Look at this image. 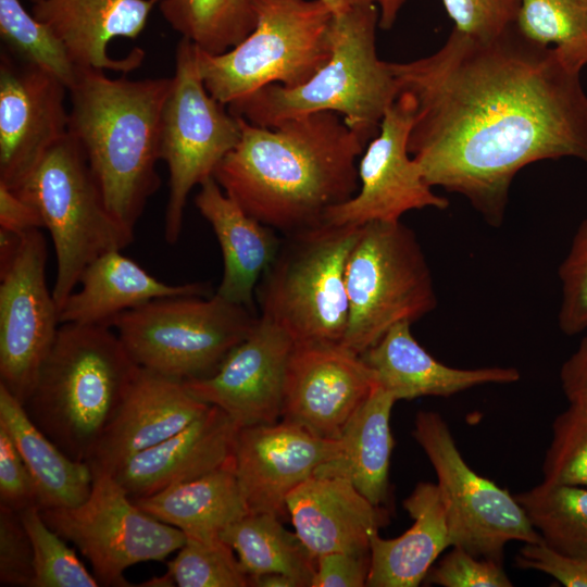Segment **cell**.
<instances>
[{
    "instance_id": "obj_1",
    "label": "cell",
    "mask_w": 587,
    "mask_h": 587,
    "mask_svg": "<svg viewBox=\"0 0 587 587\" xmlns=\"http://www.w3.org/2000/svg\"><path fill=\"white\" fill-rule=\"evenodd\" d=\"M389 66L414 102L408 150L425 182L465 197L490 226L502 225L524 166L587 162L580 73L515 24L490 39L453 28L435 53Z\"/></svg>"
},
{
    "instance_id": "obj_2",
    "label": "cell",
    "mask_w": 587,
    "mask_h": 587,
    "mask_svg": "<svg viewBox=\"0 0 587 587\" xmlns=\"http://www.w3.org/2000/svg\"><path fill=\"white\" fill-rule=\"evenodd\" d=\"M239 121V141L213 177L262 224L284 235L319 225L359 190L355 160L370 141L339 114H305L271 128Z\"/></svg>"
},
{
    "instance_id": "obj_3",
    "label": "cell",
    "mask_w": 587,
    "mask_h": 587,
    "mask_svg": "<svg viewBox=\"0 0 587 587\" xmlns=\"http://www.w3.org/2000/svg\"><path fill=\"white\" fill-rule=\"evenodd\" d=\"M172 77L129 79L78 68L68 88V134L82 149L109 212L135 232L161 179V120Z\"/></svg>"
},
{
    "instance_id": "obj_4",
    "label": "cell",
    "mask_w": 587,
    "mask_h": 587,
    "mask_svg": "<svg viewBox=\"0 0 587 587\" xmlns=\"http://www.w3.org/2000/svg\"><path fill=\"white\" fill-rule=\"evenodd\" d=\"M138 371L111 327L63 323L23 405L65 454L88 463Z\"/></svg>"
},
{
    "instance_id": "obj_5",
    "label": "cell",
    "mask_w": 587,
    "mask_h": 587,
    "mask_svg": "<svg viewBox=\"0 0 587 587\" xmlns=\"http://www.w3.org/2000/svg\"><path fill=\"white\" fill-rule=\"evenodd\" d=\"M379 11L374 0L333 16L332 54L302 85H267L227 105L228 111L260 127L316 113L335 112L369 141L398 96L389 62L376 52Z\"/></svg>"
},
{
    "instance_id": "obj_6",
    "label": "cell",
    "mask_w": 587,
    "mask_h": 587,
    "mask_svg": "<svg viewBox=\"0 0 587 587\" xmlns=\"http://www.w3.org/2000/svg\"><path fill=\"white\" fill-rule=\"evenodd\" d=\"M360 226L323 222L286 234L262 274L259 315L295 345H341L349 316L346 264Z\"/></svg>"
},
{
    "instance_id": "obj_7",
    "label": "cell",
    "mask_w": 587,
    "mask_h": 587,
    "mask_svg": "<svg viewBox=\"0 0 587 587\" xmlns=\"http://www.w3.org/2000/svg\"><path fill=\"white\" fill-rule=\"evenodd\" d=\"M254 29L222 54L196 47L210 95L225 105L272 84L296 87L330 58L333 12L321 0H252Z\"/></svg>"
},
{
    "instance_id": "obj_8",
    "label": "cell",
    "mask_w": 587,
    "mask_h": 587,
    "mask_svg": "<svg viewBox=\"0 0 587 587\" xmlns=\"http://www.w3.org/2000/svg\"><path fill=\"white\" fill-rule=\"evenodd\" d=\"M34 205L49 230L57 259L52 288L60 310L86 266L104 252L122 251L134 232L107 209L87 160L67 134L11 188Z\"/></svg>"
},
{
    "instance_id": "obj_9",
    "label": "cell",
    "mask_w": 587,
    "mask_h": 587,
    "mask_svg": "<svg viewBox=\"0 0 587 587\" xmlns=\"http://www.w3.org/2000/svg\"><path fill=\"white\" fill-rule=\"evenodd\" d=\"M258 319L214 294L151 300L117 314L109 327L139 367L186 382L214 374Z\"/></svg>"
},
{
    "instance_id": "obj_10",
    "label": "cell",
    "mask_w": 587,
    "mask_h": 587,
    "mask_svg": "<svg viewBox=\"0 0 587 587\" xmlns=\"http://www.w3.org/2000/svg\"><path fill=\"white\" fill-rule=\"evenodd\" d=\"M345 280L349 316L341 346L358 355L396 324H412L437 305L423 249L401 221L360 226Z\"/></svg>"
},
{
    "instance_id": "obj_11",
    "label": "cell",
    "mask_w": 587,
    "mask_h": 587,
    "mask_svg": "<svg viewBox=\"0 0 587 587\" xmlns=\"http://www.w3.org/2000/svg\"><path fill=\"white\" fill-rule=\"evenodd\" d=\"M241 135L239 117L213 98L200 76L196 46L182 37L175 73L165 100L160 134V159L168 170L164 237L178 241L187 198L195 186L213 177Z\"/></svg>"
},
{
    "instance_id": "obj_12",
    "label": "cell",
    "mask_w": 587,
    "mask_h": 587,
    "mask_svg": "<svg viewBox=\"0 0 587 587\" xmlns=\"http://www.w3.org/2000/svg\"><path fill=\"white\" fill-rule=\"evenodd\" d=\"M91 470L92 487L84 502L40 513L51 529L88 560L100 586H133L124 577L125 570L164 561L184 546L186 535L137 507L113 474Z\"/></svg>"
},
{
    "instance_id": "obj_13",
    "label": "cell",
    "mask_w": 587,
    "mask_h": 587,
    "mask_svg": "<svg viewBox=\"0 0 587 587\" xmlns=\"http://www.w3.org/2000/svg\"><path fill=\"white\" fill-rule=\"evenodd\" d=\"M412 436L436 473L452 546L502 563L508 542L542 540L514 495L465 462L440 414L420 411Z\"/></svg>"
},
{
    "instance_id": "obj_14",
    "label": "cell",
    "mask_w": 587,
    "mask_h": 587,
    "mask_svg": "<svg viewBox=\"0 0 587 587\" xmlns=\"http://www.w3.org/2000/svg\"><path fill=\"white\" fill-rule=\"evenodd\" d=\"M46 263L45 236L32 229L24 233L14 261L0 272V385L23 404L61 325Z\"/></svg>"
},
{
    "instance_id": "obj_15",
    "label": "cell",
    "mask_w": 587,
    "mask_h": 587,
    "mask_svg": "<svg viewBox=\"0 0 587 587\" xmlns=\"http://www.w3.org/2000/svg\"><path fill=\"white\" fill-rule=\"evenodd\" d=\"M414 114L411 97L399 93L362 153L359 190L348 201L330 208L325 223L360 226L376 221L396 222L411 210L448 208L449 201L432 190L410 157L408 140Z\"/></svg>"
},
{
    "instance_id": "obj_16",
    "label": "cell",
    "mask_w": 587,
    "mask_h": 587,
    "mask_svg": "<svg viewBox=\"0 0 587 587\" xmlns=\"http://www.w3.org/2000/svg\"><path fill=\"white\" fill-rule=\"evenodd\" d=\"M66 95L57 76L1 50L0 183L13 188L68 134Z\"/></svg>"
},
{
    "instance_id": "obj_17",
    "label": "cell",
    "mask_w": 587,
    "mask_h": 587,
    "mask_svg": "<svg viewBox=\"0 0 587 587\" xmlns=\"http://www.w3.org/2000/svg\"><path fill=\"white\" fill-rule=\"evenodd\" d=\"M376 383L362 358L341 345H295L284 387L283 421L339 439Z\"/></svg>"
},
{
    "instance_id": "obj_18",
    "label": "cell",
    "mask_w": 587,
    "mask_h": 587,
    "mask_svg": "<svg viewBox=\"0 0 587 587\" xmlns=\"http://www.w3.org/2000/svg\"><path fill=\"white\" fill-rule=\"evenodd\" d=\"M292 339L259 315L249 336L208 377L183 382L197 399L222 409L239 426L268 424L282 416Z\"/></svg>"
},
{
    "instance_id": "obj_19",
    "label": "cell",
    "mask_w": 587,
    "mask_h": 587,
    "mask_svg": "<svg viewBox=\"0 0 587 587\" xmlns=\"http://www.w3.org/2000/svg\"><path fill=\"white\" fill-rule=\"evenodd\" d=\"M340 448L296 424L282 421L239 427L235 473L249 513L284 517L287 498Z\"/></svg>"
},
{
    "instance_id": "obj_20",
    "label": "cell",
    "mask_w": 587,
    "mask_h": 587,
    "mask_svg": "<svg viewBox=\"0 0 587 587\" xmlns=\"http://www.w3.org/2000/svg\"><path fill=\"white\" fill-rule=\"evenodd\" d=\"M209 408L183 382L139 367L88 463L112 474L125 460L179 433Z\"/></svg>"
},
{
    "instance_id": "obj_21",
    "label": "cell",
    "mask_w": 587,
    "mask_h": 587,
    "mask_svg": "<svg viewBox=\"0 0 587 587\" xmlns=\"http://www.w3.org/2000/svg\"><path fill=\"white\" fill-rule=\"evenodd\" d=\"M238 429L227 413L210 405L183 430L132 455L112 474L130 499L151 496L233 464Z\"/></svg>"
},
{
    "instance_id": "obj_22",
    "label": "cell",
    "mask_w": 587,
    "mask_h": 587,
    "mask_svg": "<svg viewBox=\"0 0 587 587\" xmlns=\"http://www.w3.org/2000/svg\"><path fill=\"white\" fill-rule=\"evenodd\" d=\"M160 0H42L33 4V16L48 25L64 43L77 68L128 73L137 68L145 51L133 49L113 59L108 45L117 37L136 39Z\"/></svg>"
},
{
    "instance_id": "obj_23",
    "label": "cell",
    "mask_w": 587,
    "mask_h": 587,
    "mask_svg": "<svg viewBox=\"0 0 587 587\" xmlns=\"http://www.w3.org/2000/svg\"><path fill=\"white\" fill-rule=\"evenodd\" d=\"M295 533L317 558L328 552H370L374 533L388 523V511L371 503L352 484L311 476L287 498Z\"/></svg>"
},
{
    "instance_id": "obj_24",
    "label": "cell",
    "mask_w": 587,
    "mask_h": 587,
    "mask_svg": "<svg viewBox=\"0 0 587 587\" xmlns=\"http://www.w3.org/2000/svg\"><path fill=\"white\" fill-rule=\"evenodd\" d=\"M375 383L398 400L424 396L450 397L486 384H511L520 379L515 367L457 369L437 361L413 337L411 323L392 326L360 355Z\"/></svg>"
},
{
    "instance_id": "obj_25",
    "label": "cell",
    "mask_w": 587,
    "mask_h": 587,
    "mask_svg": "<svg viewBox=\"0 0 587 587\" xmlns=\"http://www.w3.org/2000/svg\"><path fill=\"white\" fill-rule=\"evenodd\" d=\"M195 205L211 225L223 255V276L215 294L255 313L257 285L283 238L245 212L214 177L200 185Z\"/></svg>"
},
{
    "instance_id": "obj_26",
    "label": "cell",
    "mask_w": 587,
    "mask_h": 587,
    "mask_svg": "<svg viewBox=\"0 0 587 587\" xmlns=\"http://www.w3.org/2000/svg\"><path fill=\"white\" fill-rule=\"evenodd\" d=\"M73 291L59 310L60 323L109 326L117 314L151 300L200 296L209 297L208 283L172 285L159 280L120 250L102 253L90 262Z\"/></svg>"
},
{
    "instance_id": "obj_27",
    "label": "cell",
    "mask_w": 587,
    "mask_h": 587,
    "mask_svg": "<svg viewBox=\"0 0 587 587\" xmlns=\"http://www.w3.org/2000/svg\"><path fill=\"white\" fill-rule=\"evenodd\" d=\"M412 526L397 538L371 536V566L365 586L416 587L440 553L452 547L437 484L421 482L403 500Z\"/></svg>"
},
{
    "instance_id": "obj_28",
    "label": "cell",
    "mask_w": 587,
    "mask_h": 587,
    "mask_svg": "<svg viewBox=\"0 0 587 587\" xmlns=\"http://www.w3.org/2000/svg\"><path fill=\"white\" fill-rule=\"evenodd\" d=\"M396 399L375 386L338 439V453L313 476L348 480L371 503L384 508L390 497L389 467L395 440L390 414Z\"/></svg>"
},
{
    "instance_id": "obj_29",
    "label": "cell",
    "mask_w": 587,
    "mask_h": 587,
    "mask_svg": "<svg viewBox=\"0 0 587 587\" xmlns=\"http://www.w3.org/2000/svg\"><path fill=\"white\" fill-rule=\"evenodd\" d=\"M0 426L12 438L32 476L39 510L72 508L88 498L93 480L89 463L65 454L34 424L23 403L2 385Z\"/></svg>"
},
{
    "instance_id": "obj_30",
    "label": "cell",
    "mask_w": 587,
    "mask_h": 587,
    "mask_svg": "<svg viewBox=\"0 0 587 587\" xmlns=\"http://www.w3.org/2000/svg\"><path fill=\"white\" fill-rule=\"evenodd\" d=\"M143 512L199 540L220 539L232 523L249 513L234 463L199 478L132 499Z\"/></svg>"
},
{
    "instance_id": "obj_31",
    "label": "cell",
    "mask_w": 587,
    "mask_h": 587,
    "mask_svg": "<svg viewBox=\"0 0 587 587\" xmlns=\"http://www.w3.org/2000/svg\"><path fill=\"white\" fill-rule=\"evenodd\" d=\"M237 553L242 571L249 576L283 573L300 587H311L316 558L296 533L287 530L279 517L270 513H247L220 535Z\"/></svg>"
},
{
    "instance_id": "obj_32",
    "label": "cell",
    "mask_w": 587,
    "mask_h": 587,
    "mask_svg": "<svg viewBox=\"0 0 587 587\" xmlns=\"http://www.w3.org/2000/svg\"><path fill=\"white\" fill-rule=\"evenodd\" d=\"M165 21L182 37L210 54H222L255 27L252 0H160Z\"/></svg>"
},
{
    "instance_id": "obj_33",
    "label": "cell",
    "mask_w": 587,
    "mask_h": 587,
    "mask_svg": "<svg viewBox=\"0 0 587 587\" xmlns=\"http://www.w3.org/2000/svg\"><path fill=\"white\" fill-rule=\"evenodd\" d=\"M514 497L545 544L587 558V487L542 482Z\"/></svg>"
},
{
    "instance_id": "obj_34",
    "label": "cell",
    "mask_w": 587,
    "mask_h": 587,
    "mask_svg": "<svg viewBox=\"0 0 587 587\" xmlns=\"http://www.w3.org/2000/svg\"><path fill=\"white\" fill-rule=\"evenodd\" d=\"M515 26L553 48L571 70L580 73L587 65V0H521Z\"/></svg>"
},
{
    "instance_id": "obj_35",
    "label": "cell",
    "mask_w": 587,
    "mask_h": 587,
    "mask_svg": "<svg viewBox=\"0 0 587 587\" xmlns=\"http://www.w3.org/2000/svg\"><path fill=\"white\" fill-rule=\"evenodd\" d=\"M0 36L4 50L61 79L67 88L78 68L64 43L45 23L28 13L20 0H0Z\"/></svg>"
},
{
    "instance_id": "obj_36",
    "label": "cell",
    "mask_w": 587,
    "mask_h": 587,
    "mask_svg": "<svg viewBox=\"0 0 587 587\" xmlns=\"http://www.w3.org/2000/svg\"><path fill=\"white\" fill-rule=\"evenodd\" d=\"M34 550L32 587H97L98 580L88 572L66 540L45 522L37 505L20 512Z\"/></svg>"
},
{
    "instance_id": "obj_37",
    "label": "cell",
    "mask_w": 587,
    "mask_h": 587,
    "mask_svg": "<svg viewBox=\"0 0 587 587\" xmlns=\"http://www.w3.org/2000/svg\"><path fill=\"white\" fill-rule=\"evenodd\" d=\"M165 576L179 587L249 586L233 548L221 538L204 541L186 537L176 557L167 562Z\"/></svg>"
},
{
    "instance_id": "obj_38",
    "label": "cell",
    "mask_w": 587,
    "mask_h": 587,
    "mask_svg": "<svg viewBox=\"0 0 587 587\" xmlns=\"http://www.w3.org/2000/svg\"><path fill=\"white\" fill-rule=\"evenodd\" d=\"M542 482L587 487V408L571 404L552 423Z\"/></svg>"
},
{
    "instance_id": "obj_39",
    "label": "cell",
    "mask_w": 587,
    "mask_h": 587,
    "mask_svg": "<svg viewBox=\"0 0 587 587\" xmlns=\"http://www.w3.org/2000/svg\"><path fill=\"white\" fill-rule=\"evenodd\" d=\"M558 273L559 327L567 336L576 335L587 328V217L579 224Z\"/></svg>"
},
{
    "instance_id": "obj_40",
    "label": "cell",
    "mask_w": 587,
    "mask_h": 587,
    "mask_svg": "<svg viewBox=\"0 0 587 587\" xmlns=\"http://www.w3.org/2000/svg\"><path fill=\"white\" fill-rule=\"evenodd\" d=\"M424 582L442 587H511L502 563L477 558L461 547L451 550L432 566Z\"/></svg>"
},
{
    "instance_id": "obj_41",
    "label": "cell",
    "mask_w": 587,
    "mask_h": 587,
    "mask_svg": "<svg viewBox=\"0 0 587 587\" xmlns=\"http://www.w3.org/2000/svg\"><path fill=\"white\" fill-rule=\"evenodd\" d=\"M521 0H442L454 28L490 39L515 24Z\"/></svg>"
},
{
    "instance_id": "obj_42",
    "label": "cell",
    "mask_w": 587,
    "mask_h": 587,
    "mask_svg": "<svg viewBox=\"0 0 587 587\" xmlns=\"http://www.w3.org/2000/svg\"><path fill=\"white\" fill-rule=\"evenodd\" d=\"M34 550L20 512L0 505V583L32 587Z\"/></svg>"
},
{
    "instance_id": "obj_43",
    "label": "cell",
    "mask_w": 587,
    "mask_h": 587,
    "mask_svg": "<svg viewBox=\"0 0 587 587\" xmlns=\"http://www.w3.org/2000/svg\"><path fill=\"white\" fill-rule=\"evenodd\" d=\"M517 567L548 574L566 587H587V558L560 552L542 540L525 542L515 557Z\"/></svg>"
},
{
    "instance_id": "obj_44",
    "label": "cell",
    "mask_w": 587,
    "mask_h": 587,
    "mask_svg": "<svg viewBox=\"0 0 587 587\" xmlns=\"http://www.w3.org/2000/svg\"><path fill=\"white\" fill-rule=\"evenodd\" d=\"M0 505L21 512L37 505L32 476L7 430L0 426Z\"/></svg>"
},
{
    "instance_id": "obj_45",
    "label": "cell",
    "mask_w": 587,
    "mask_h": 587,
    "mask_svg": "<svg viewBox=\"0 0 587 587\" xmlns=\"http://www.w3.org/2000/svg\"><path fill=\"white\" fill-rule=\"evenodd\" d=\"M371 566L370 552H328L316 558L311 587H363Z\"/></svg>"
},
{
    "instance_id": "obj_46",
    "label": "cell",
    "mask_w": 587,
    "mask_h": 587,
    "mask_svg": "<svg viewBox=\"0 0 587 587\" xmlns=\"http://www.w3.org/2000/svg\"><path fill=\"white\" fill-rule=\"evenodd\" d=\"M45 227L37 209L0 183V228L24 234Z\"/></svg>"
},
{
    "instance_id": "obj_47",
    "label": "cell",
    "mask_w": 587,
    "mask_h": 587,
    "mask_svg": "<svg viewBox=\"0 0 587 587\" xmlns=\"http://www.w3.org/2000/svg\"><path fill=\"white\" fill-rule=\"evenodd\" d=\"M560 380L569 402L587 408V336L562 364Z\"/></svg>"
},
{
    "instance_id": "obj_48",
    "label": "cell",
    "mask_w": 587,
    "mask_h": 587,
    "mask_svg": "<svg viewBox=\"0 0 587 587\" xmlns=\"http://www.w3.org/2000/svg\"><path fill=\"white\" fill-rule=\"evenodd\" d=\"M24 234L0 228V272L7 270L16 258Z\"/></svg>"
},
{
    "instance_id": "obj_49",
    "label": "cell",
    "mask_w": 587,
    "mask_h": 587,
    "mask_svg": "<svg viewBox=\"0 0 587 587\" xmlns=\"http://www.w3.org/2000/svg\"><path fill=\"white\" fill-rule=\"evenodd\" d=\"M249 586L255 587H300L299 583L283 573H264L249 576Z\"/></svg>"
},
{
    "instance_id": "obj_50",
    "label": "cell",
    "mask_w": 587,
    "mask_h": 587,
    "mask_svg": "<svg viewBox=\"0 0 587 587\" xmlns=\"http://www.w3.org/2000/svg\"><path fill=\"white\" fill-rule=\"evenodd\" d=\"M407 0H374L379 11L378 26L384 29H390L397 16Z\"/></svg>"
},
{
    "instance_id": "obj_51",
    "label": "cell",
    "mask_w": 587,
    "mask_h": 587,
    "mask_svg": "<svg viewBox=\"0 0 587 587\" xmlns=\"http://www.w3.org/2000/svg\"><path fill=\"white\" fill-rule=\"evenodd\" d=\"M321 1L330 9L334 15H337L367 0H321Z\"/></svg>"
},
{
    "instance_id": "obj_52",
    "label": "cell",
    "mask_w": 587,
    "mask_h": 587,
    "mask_svg": "<svg viewBox=\"0 0 587 587\" xmlns=\"http://www.w3.org/2000/svg\"><path fill=\"white\" fill-rule=\"evenodd\" d=\"M33 4L39 2V1H42V0H29Z\"/></svg>"
}]
</instances>
